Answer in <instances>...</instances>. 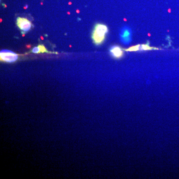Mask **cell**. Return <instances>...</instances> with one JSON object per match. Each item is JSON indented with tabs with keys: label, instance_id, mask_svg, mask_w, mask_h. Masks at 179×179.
Returning <instances> with one entry per match:
<instances>
[{
	"label": "cell",
	"instance_id": "obj_7",
	"mask_svg": "<svg viewBox=\"0 0 179 179\" xmlns=\"http://www.w3.org/2000/svg\"><path fill=\"white\" fill-rule=\"evenodd\" d=\"M38 47H39V52H40V53H49V52L47 50V49L45 47L44 45H39L38 46Z\"/></svg>",
	"mask_w": 179,
	"mask_h": 179
},
{
	"label": "cell",
	"instance_id": "obj_5",
	"mask_svg": "<svg viewBox=\"0 0 179 179\" xmlns=\"http://www.w3.org/2000/svg\"><path fill=\"white\" fill-rule=\"evenodd\" d=\"M123 49L117 45H114L110 49V53L115 58L119 59L122 57Z\"/></svg>",
	"mask_w": 179,
	"mask_h": 179
},
{
	"label": "cell",
	"instance_id": "obj_2",
	"mask_svg": "<svg viewBox=\"0 0 179 179\" xmlns=\"http://www.w3.org/2000/svg\"><path fill=\"white\" fill-rule=\"evenodd\" d=\"M1 60L7 62H15L18 58V55L11 51L3 50L0 53Z\"/></svg>",
	"mask_w": 179,
	"mask_h": 179
},
{
	"label": "cell",
	"instance_id": "obj_8",
	"mask_svg": "<svg viewBox=\"0 0 179 179\" xmlns=\"http://www.w3.org/2000/svg\"><path fill=\"white\" fill-rule=\"evenodd\" d=\"M32 52L34 53H40L39 52V48L38 47H36L32 50Z\"/></svg>",
	"mask_w": 179,
	"mask_h": 179
},
{
	"label": "cell",
	"instance_id": "obj_6",
	"mask_svg": "<svg viewBox=\"0 0 179 179\" xmlns=\"http://www.w3.org/2000/svg\"><path fill=\"white\" fill-rule=\"evenodd\" d=\"M121 38L122 42L124 43H128L131 42V31L129 28L125 27L122 29Z\"/></svg>",
	"mask_w": 179,
	"mask_h": 179
},
{
	"label": "cell",
	"instance_id": "obj_3",
	"mask_svg": "<svg viewBox=\"0 0 179 179\" xmlns=\"http://www.w3.org/2000/svg\"><path fill=\"white\" fill-rule=\"evenodd\" d=\"M17 24L18 28L23 32H27L31 29L32 23L27 19L23 17H18L17 20Z\"/></svg>",
	"mask_w": 179,
	"mask_h": 179
},
{
	"label": "cell",
	"instance_id": "obj_4",
	"mask_svg": "<svg viewBox=\"0 0 179 179\" xmlns=\"http://www.w3.org/2000/svg\"><path fill=\"white\" fill-rule=\"evenodd\" d=\"M155 49H159L158 48L153 47H151L148 44H138V45H135L134 47H131L126 49H123V50L126 51H144V50H155Z\"/></svg>",
	"mask_w": 179,
	"mask_h": 179
},
{
	"label": "cell",
	"instance_id": "obj_1",
	"mask_svg": "<svg viewBox=\"0 0 179 179\" xmlns=\"http://www.w3.org/2000/svg\"><path fill=\"white\" fill-rule=\"evenodd\" d=\"M108 28L107 26L101 23L97 24L92 33V39L94 43L97 45L101 44L105 40Z\"/></svg>",
	"mask_w": 179,
	"mask_h": 179
}]
</instances>
